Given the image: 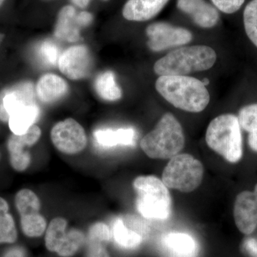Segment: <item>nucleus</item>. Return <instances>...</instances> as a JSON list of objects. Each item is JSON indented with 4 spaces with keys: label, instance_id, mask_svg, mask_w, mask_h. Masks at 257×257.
<instances>
[{
    "label": "nucleus",
    "instance_id": "nucleus-1",
    "mask_svg": "<svg viewBox=\"0 0 257 257\" xmlns=\"http://www.w3.org/2000/svg\"><path fill=\"white\" fill-rule=\"evenodd\" d=\"M155 87L172 105L189 112H200L210 101L209 93L202 81L189 76H160Z\"/></svg>",
    "mask_w": 257,
    "mask_h": 257
},
{
    "label": "nucleus",
    "instance_id": "nucleus-2",
    "mask_svg": "<svg viewBox=\"0 0 257 257\" xmlns=\"http://www.w3.org/2000/svg\"><path fill=\"white\" fill-rule=\"evenodd\" d=\"M216 60L215 51L211 47L204 45L184 47L169 52L157 61L154 70L160 77L186 75L210 69Z\"/></svg>",
    "mask_w": 257,
    "mask_h": 257
},
{
    "label": "nucleus",
    "instance_id": "nucleus-3",
    "mask_svg": "<svg viewBox=\"0 0 257 257\" xmlns=\"http://www.w3.org/2000/svg\"><path fill=\"white\" fill-rule=\"evenodd\" d=\"M140 146L152 159L167 160L176 156L184 146V135L180 123L173 114L166 113L155 130L144 137Z\"/></svg>",
    "mask_w": 257,
    "mask_h": 257
},
{
    "label": "nucleus",
    "instance_id": "nucleus-4",
    "mask_svg": "<svg viewBox=\"0 0 257 257\" xmlns=\"http://www.w3.org/2000/svg\"><path fill=\"white\" fill-rule=\"evenodd\" d=\"M206 142L210 149L231 163L242 158V135L239 119L234 114L220 115L208 126Z\"/></svg>",
    "mask_w": 257,
    "mask_h": 257
},
{
    "label": "nucleus",
    "instance_id": "nucleus-5",
    "mask_svg": "<svg viewBox=\"0 0 257 257\" xmlns=\"http://www.w3.org/2000/svg\"><path fill=\"white\" fill-rule=\"evenodd\" d=\"M137 209L146 219L165 220L172 211V198L168 188L156 176H140L134 180Z\"/></svg>",
    "mask_w": 257,
    "mask_h": 257
},
{
    "label": "nucleus",
    "instance_id": "nucleus-6",
    "mask_svg": "<svg viewBox=\"0 0 257 257\" xmlns=\"http://www.w3.org/2000/svg\"><path fill=\"white\" fill-rule=\"evenodd\" d=\"M204 167L202 162L189 154L171 158L162 173V182L167 188L191 192L202 183Z\"/></svg>",
    "mask_w": 257,
    "mask_h": 257
},
{
    "label": "nucleus",
    "instance_id": "nucleus-7",
    "mask_svg": "<svg viewBox=\"0 0 257 257\" xmlns=\"http://www.w3.org/2000/svg\"><path fill=\"white\" fill-rule=\"evenodd\" d=\"M15 203L24 234L32 238L42 236L46 230L47 221L40 214L41 203L37 194L30 189H21L15 195Z\"/></svg>",
    "mask_w": 257,
    "mask_h": 257
},
{
    "label": "nucleus",
    "instance_id": "nucleus-8",
    "mask_svg": "<svg viewBox=\"0 0 257 257\" xmlns=\"http://www.w3.org/2000/svg\"><path fill=\"white\" fill-rule=\"evenodd\" d=\"M51 140L59 151L66 155H76L87 146V138L84 128L74 119L57 123L51 131Z\"/></svg>",
    "mask_w": 257,
    "mask_h": 257
},
{
    "label": "nucleus",
    "instance_id": "nucleus-9",
    "mask_svg": "<svg viewBox=\"0 0 257 257\" xmlns=\"http://www.w3.org/2000/svg\"><path fill=\"white\" fill-rule=\"evenodd\" d=\"M146 32L150 39L148 47L155 52L187 45L192 39L189 30L162 22L149 25Z\"/></svg>",
    "mask_w": 257,
    "mask_h": 257
},
{
    "label": "nucleus",
    "instance_id": "nucleus-10",
    "mask_svg": "<svg viewBox=\"0 0 257 257\" xmlns=\"http://www.w3.org/2000/svg\"><path fill=\"white\" fill-rule=\"evenodd\" d=\"M58 66L61 72L66 77L72 80H78L85 78L90 74L92 57L86 46L71 47L61 55Z\"/></svg>",
    "mask_w": 257,
    "mask_h": 257
},
{
    "label": "nucleus",
    "instance_id": "nucleus-11",
    "mask_svg": "<svg viewBox=\"0 0 257 257\" xmlns=\"http://www.w3.org/2000/svg\"><path fill=\"white\" fill-rule=\"evenodd\" d=\"M149 230L148 226L138 216L126 215L115 220L112 234L119 246L133 249L143 243Z\"/></svg>",
    "mask_w": 257,
    "mask_h": 257
},
{
    "label": "nucleus",
    "instance_id": "nucleus-12",
    "mask_svg": "<svg viewBox=\"0 0 257 257\" xmlns=\"http://www.w3.org/2000/svg\"><path fill=\"white\" fill-rule=\"evenodd\" d=\"M42 132L37 125H33L23 135L13 134L8 142L10 162L17 172H24L31 163V155L25 151V147L33 146L41 137Z\"/></svg>",
    "mask_w": 257,
    "mask_h": 257
},
{
    "label": "nucleus",
    "instance_id": "nucleus-13",
    "mask_svg": "<svg viewBox=\"0 0 257 257\" xmlns=\"http://www.w3.org/2000/svg\"><path fill=\"white\" fill-rule=\"evenodd\" d=\"M234 219L238 229L251 234L257 227V184L253 192L243 191L236 196L234 205Z\"/></svg>",
    "mask_w": 257,
    "mask_h": 257
},
{
    "label": "nucleus",
    "instance_id": "nucleus-14",
    "mask_svg": "<svg viewBox=\"0 0 257 257\" xmlns=\"http://www.w3.org/2000/svg\"><path fill=\"white\" fill-rule=\"evenodd\" d=\"M34 103L36 101L31 82H20L3 89L0 92V120L8 122L12 111L20 106Z\"/></svg>",
    "mask_w": 257,
    "mask_h": 257
},
{
    "label": "nucleus",
    "instance_id": "nucleus-15",
    "mask_svg": "<svg viewBox=\"0 0 257 257\" xmlns=\"http://www.w3.org/2000/svg\"><path fill=\"white\" fill-rule=\"evenodd\" d=\"M160 250L165 257H197L199 246L189 234L170 232L161 238Z\"/></svg>",
    "mask_w": 257,
    "mask_h": 257
},
{
    "label": "nucleus",
    "instance_id": "nucleus-16",
    "mask_svg": "<svg viewBox=\"0 0 257 257\" xmlns=\"http://www.w3.org/2000/svg\"><path fill=\"white\" fill-rule=\"evenodd\" d=\"M177 5L200 28H213L219 21L217 10L205 0H177Z\"/></svg>",
    "mask_w": 257,
    "mask_h": 257
},
{
    "label": "nucleus",
    "instance_id": "nucleus-17",
    "mask_svg": "<svg viewBox=\"0 0 257 257\" xmlns=\"http://www.w3.org/2000/svg\"><path fill=\"white\" fill-rule=\"evenodd\" d=\"M169 0H128L122 10L128 21L145 22L156 17Z\"/></svg>",
    "mask_w": 257,
    "mask_h": 257
},
{
    "label": "nucleus",
    "instance_id": "nucleus-18",
    "mask_svg": "<svg viewBox=\"0 0 257 257\" xmlns=\"http://www.w3.org/2000/svg\"><path fill=\"white\" fill-rule=\"evenodd\" d=\"M69 87L62 77L54 74H47L39 79L36 86L37 97L42 102L52 104L67 95Z\"/></svg>",
    "mask_w": 257,
    "mask_h": 257
},
{
    "label": "nucleus",
    "instance_id": "nucleus-19",
    "mask_svg": "<svg viewBox=\"0 0 257 257\" xmlns=\"http://www.w3.org/2000/svg\"><path fill=\"white\" fill-rule=\"evenodd\" d=\"M77 11L74 7H64L60 10L55 29V35L57 38L67 42H75L80 40L79 28L77 19Z\"/></svg>",
    "mask_w": 257,
    "mask_h": 257
},
{
    "label": "nucleus",
    "instance_id": "nucleus-20",
    "mask_svg": "<svg viewBox=\"0 0 257 257\" xmlns=\"http://www.w3.org/2000/svg\"><path fill=\"white\" fill-rule=\"evenodd\" d=\"M40 108L37 103L20 106L10 114L9 126L15 135H23L35 125L40 116Z\"/></svg>",
    "mask_w": 257,
    "mask_h": 257
},
{
    "label": "nucleus",
    "instance_id": "nucleus-21",
    "mask_svg": "<svg viewBox=\"0 0 257 257\" xmlns=\"http://www.w3.org/2000/svg\"><path fill=\"white\" fill-rule=\"evenodd\" d=\"M96 143L104 147H112L116 145L130 146L134 145L135 132L133 128H122L118 130L101 128L94 132Z\"/></svg>",
    "mask_w": 257,
    "mask_h": 257
},
{
    "label": "nucleus",
    "instance_id": "nucleus-22",
    "mask_svg": "<svg viewBox=\"0 0 257 257\" xmlns=\"http://www.w3.org/2000/svg\"><path fill=\"white\" fill-rule=\"evenodd\" d=\"M94 87L98 95L104 100H118L122 95L121 89L116 84L114 74L111 71L98 75L94 82Z\"/></svg>",
    "mask_w": 257,
    "mask_h": 257
},
{
    "label": "nucleus",
    "instance_id": "nucleus-23",
    "mask_svg": "<svg viewBox=\"0 0 257 257\" xmlns=\"http://www.w3.org/2000/svg\"><path fill=\"white\" fill-rule=\"evenodd\" d=\"M238 119L241 128L248 133V143L250 148L257 152V104L241 108Z\"/></svg>",
    "mask_w": 257,
    "mask_h": 257
},
{
    "label": "nucleus",
    "instance_id": "nucleus-24",
    "mask_svg": "<svg viewBox=\"0 0 257 257\" xmlns=\"http://www.w3.org/2000/svg\"><path fill=\"white\" fill-rule=\"evenodd\" d=\"M18 239V231L13 216L9 212V204L0 197V243H13Z\"/></svg>",
    "mask_w": 257,
    "mask_h": 257
},
{
    "label": "nucleus",
    "instance_id": "nucleus-25",
    "mask_svg": "<svg viewBox=\"0 0 257 257\" xmlns=\"http://www.w3.org/2000/svg\"><path fill=\"white\" fill-rule=\"evenodd\" d=\"M67 221L64 218L52 219L45 234V246L51 252L57 253L67 234Z\"/></svg>",
    "mask_w": 257,
    "mask_h": 257
},
{
    "label": "nucleus",
    "instance_id": "nucleus-26",
    "mask_svg": "<svg viewBox=\"0 0 257 257\" xmlns=\"http://www.w3.org/2000/svg\"><path fill=\"white\" fill-rule=\"evenodd\" d=\"M84 241L85 236L82 231L77 229H70L67 232L57 253L61 257H72L80 249Z\"/></svg>",
    "mask_w": 257,
    "mask_h": 257
},
{
    "label": "nucleus",
    "instance_id": "nucleus-27",
    "mask_svg": "<svg viewBox=\"0 0 257 257\" xmlns=\"http://www.w3.org/2000/svg\"><path fill=\"white\" fill-rule=\"evenodd\" d=\"M243 25L246 35L257 47V0H251L245 8Z\"/></svg>",
    "mask_w": 257,
    "mask_h": 257
},
{
    "label": "nucleus",
    "instance_id": "nucleus-28",
    "mask_svg": "<svg viewBox=\"0 0 257 257\" xmlns=\"http://www.w3.org/2000/svg\"><path fill=\"white\" fill-rule=\"evenodd\" d=\"M111 237L110 229L104 223H95L89 230V242L100 243L105 245L110 241Z\"/></svg>",
    "mask_w": 257,
    "mask_h": 257
},
{
    "label": "nucleus",
    "instance_id": "nucleus-29",
    "mask_svg": "<svg viewBox=\"0 0 257 257\" xmlns=\"http://www.w3.org/2000/svg\"><path fill=\"white\" fill-rule=\"evenodd\" d=\"M40 55L45 63L56 65L60 59V51L55 44L45 42L40 47Z\"/></svg>",
    "mask_w": 257,
    "mask_h": 257
},
{
    "label": "nucleus",
    "instance_id": "nucleus-30",
    "mask_svg": "<svg viewBox=\"0 0 257 257\" xmlns=\"http://www.w3.org/2000/svg\"><path fill=\"white\" fill-rule=\"evenodd\" d=\"M211 2L223 13L233 14L241 8L245 0H211Z\"/></svg>",
    "mask_w": 257,
    "mask_h": 257
},
{
    "label": "nucleus",
    "instance_id": "nucleus-31",
    "mask_svg": "<svg viewBox=\"0 0 257 257\" xmlns=\"http://www.w3.org/2000/svg\"><path fill=\"white\" fill-rule=\"evenodd\" d=\"M87 257H110L104 244L100 243L89 242Z\"/></svg>",
    "mask_w": 257,
    "mask_h": 257
},
{
    "label": "nucleus",
    "instance_id": "nucleus-32",
    "mask_svg": "<svg viewBox=\"0 0 257 257\" xmlns=\"http://www.w3.org/2000/svg\"><path fill=\"white\" fill-rule=\"evenodd\" d=\"M244 248L251 256L257 257V240L248 239L245 241Z\"/></svg>",
    "mask_w": 257,
    "mask_h": 257
},
{
    "label": "nucleus",
    "instance_id": "nucleus-33",
    "mask_svg": "<svg viewBox=\"0 0 257 257\" xmlns=\"http://www.w3.org/2000/svg\"><path fill=\"white\" fill-rule=\"evenodd\" d=\"M77 19L80 27H85L92 23L93 17L90 13H87V12H82L77 15Z\"/></svg>",
    "mask_w": 257,
    "mask_h": 257
},
{
    "label": "nucleus",
    "instance_id": "nucleus-34",
    "mask_svg": "<svg viewBox=\"0 0 257 257\" xmlns=\"http://www.w3.org/2000/svg\"><path fill=\"white\" fill-rule=\"evenodd\" d=\"M4 257H26L25 256V251H23V248L15 247L8 250Z\"/></svg>",
    "mask_w": 257,
    "mask_h": 257
},
{
    "label": "nucleus",
    "instance_id": "nucleus-35",
    "mask_svg": "<svg viewBox=\"0 0 257 257\" xmlns=\"http://www.w3.org/2000/svg\"><path fill=\"white\" fill-rule=\"evenodd\" d=\"M74 5L78 7L79 8H87L90 3L91 0H71Z\"/></svg>",
    "mask_w": 257,
    "mask_h": 257
},
{
    "label": "nucleus",
    "instance_id": "nucleus-36",
    "mask_svg": "<svg viewBox=\"0 0 257 257\" xmlns=\"http://www.w3.org/2000/svg\"><path fill=\"white\" fill-rule=\"evenodd\" d=\"M4 37L5 35H3V33H1V32H0V44H1L2 42L3 41V39H4Z\"/></svg>",
    "mask_w": 257,
    "mask_h": 257
},
{
    "label": "nucleus",
    "instance_id": "nucleus-37",
    "mask_svg": "<svg viewBox=\"0 0 257 257\" xmlns=\"http://www.w3.org/2000/svg\"><path fill=\"white\" fill-rule=\"evenodd\" d=\"M203 84H204V85H207L208 84H209V79H204V80L202 81Z\"/></svg>",
    "mask_w": 257,
    "mask_h": 257
},
{
    "label": "nucleus",
    "instance_id": "nucleus-38",
    "mask_svg": "<svg viewBox=\"0 0 257 257\" xmlns=\"http://www.w3.org/2000/svg\"><path fill=\"white\" fill-rule=\"evenodd\" d=\"M5 0H0V7L5 3Z\"/></svg>",
    "mask_w": 257,
    "mask_h": 257
},
{
    "label": "nucleus",
    "instance_id": "nucleus-39",
    "mask_svg": "<svg viewBox=\"0 0 257 257\" xmlns=\"http://www.w3.org/2000/svg\"><path fill=\"white\" fill-rule=\"evenodd\" d=\"M104 1H106V0H104Z\"/></svg>",
    "mask_w": 257,
    "mask_h": 257
}]
</instances>
